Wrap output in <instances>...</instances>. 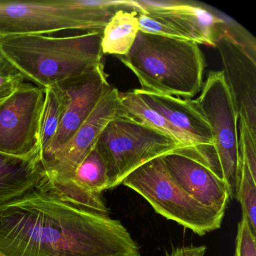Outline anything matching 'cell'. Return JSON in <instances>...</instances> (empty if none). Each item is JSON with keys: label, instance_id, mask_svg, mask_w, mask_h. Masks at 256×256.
Here are the masks:
<instances>
[{"label": "cell", "instance_id": "cell-1", "mask_svg": "<svg viewBox=\"0 0 256 256\" xmlns=\"http://www.w3.org/2000/svg\"><path fill=\"white\" fill-rule=\"evenodd\" d=\"M0 256H142L124 224L36 188L0 205Z\"/></svg>", "mask_w": 256, "mask_h": 256}, {"label": "cell", "instance_id": "cell-2", "mask_svg": "<svg viewBox=\"0 0 256 256\" xmlns=\"http://www.w3.org/2000/svg\"><path fill=\"white\" fill-rule=\"evenodd\" d=\"M102 32L65 37L16 35L0 37V54L26 80L46 90L104 67Z\"/></svg>", "mask_w": 256, "mask_h": 256}, {"label": "cell", "instance_id": "cell-3", "mask_svg": "<svg viewBox=\"0 0 256 256\" xmlns=\"http://www.w3.org/2000/svg\"><path fill=\"white\" fill-rule=\"evenodd\" d=\"M118 58L143 90L190 100L203 88L204 56L193 42L139 32L130 52Z\"/></svg>", "mask_w": 256, "mask_h": 256}, {"label": "cell", "instance_id": "cell-4", "mask_svg": "<svg viewBox=\"0 0 256 256\" xmlns=\"http://www.w3.org/2000/svg\"><path fill=\"white\" fill-rule=\"evenodd\" d=\"M120 10H137L128 0H0V37L66 30L102 32Z\"/></svg>", "mask_w": 256, "mask_h": 256}, {"label": "cell", "instance_id": "cell-5", "mask_svg": "<svg viewBox=\"0 0 256 256\" xmlns=\"http://www.w3.org/2000/svg\"><path fill=\"white\" fill-rule=\"evenodd\" d=\"M96 145L107 166L109 190L120 186L128 175L152 160L186 151L176 140L120 110L103 130Z\"/></svg>", "mask_w": 256, "mask_h": 256}, {"label": "cell", "instance_id": "cell-6", "mask_svg": "<svg viewBox=\"0 0 256 256\" xmlns=\"http://www.w3.org/2000/svg\"><path fill=\"white\" fill-rule=\"evenodd\" d=\"M122 184L144 198L156 212L199 236L221 228L224 215L187 194L169 173L162 157L140 166Z\"/></svg>", "mask_w": 256, "mask_h": 256}, {"label": "cell", "instance_id": "cell-7", "mask_svg": "<svg viewBox=\"0 0 256 256\" xmlns=\"http://www.w3.org/2000/svg\"><path fill=\"white\" fill-rule=\"evenodd\" d=\"M194 101L212 132L216 170L226 184L230 200L236 199L241 173L239 118L222 71L209 73Z\"/></svg>", "mask_w": 256, "mask_h": 256}, {"label": "cell", "instance_id": "cell-8", "mask_svg": "<svg viewBox=\"0 0 256 256\" xmlns=\"http://www.w3.org/2000/svg\"><path fill=\"white\" fill-rule=\"evenodd\" d=\"M46 92L25 83L0 104V152L29 157L40 152Z\"/></svg>", "mask_w": 256, "mask_h": 256}, {"label": "cell", "instance_id": "cell-9", "mask_svg": "<svg viewBox=\"0 0 256 256\" xmlns=\"http://www.w3.org/2000/svg\"><path fill=\"white\" fill-rule=\"evenodd\" d=\"M163 161L176 184L206 208L224 215L230 202L224 181L199 154L185 152L168 154Z\"/></svg>", "mask_w": 256, "mask_h": 256}, {"label": "cell", "instance_id": "cell-10", "mask_svg": "<svg viewBox=\"0 0 256 256\" xmlns=\"http://www.w3.org/2000/svg\"><path fill=\"white\" fill-rule=\"evenodd\" d=\"M224 78L233 98L239 121L256 134V54L223 34L217 42Z\"/></svg>", "mask_w": 256, "mask_h": 256}, {"label": "cell", "instance_id": "cell-11", "mask_svg": "<svg viewBox=\"0 0 256 256\" xmlns=\"http://www.w3.org/2000/svg\"><path fill=\"white\" fill-rule=\"evenodd\" d=\"M139 12L154 14L168 20L188 34L194 42L216 48L230 19L208 6L182 1L137 0Z\"/></svg>", "mask_w": 256, "mask_h": 256}, {"label": "cell", "instance_id": "cell-12", "mask_svg": "<svg viewBox=\"0 0 256 256\" xmlns=\"http://www.w3.org/2000/svg\"><path fill=\"white\" fill-rule=\"evenodd\" d=\"M67 98V106L59 131L41 160L64 148L74 136L96 106L104 92L110 88L104 67L96 71L58 85Z\"/></svg>", "mask_w": 256, "mask_h": 256}, {"label": "cell", "instance_id": "cell-13", "mask_svg": "<svg viewBox=\"0 0 256 256\" xmlns=\"http://www.w3.org/2000/svg\"><path fill=\"white\" fill-rule=\"evenodd\" d=\"M134 92L150 107L162 115L175 130L185 136L194 149L212 162L214 138L206 118L194 100L160 95L142 89Z\"/></svg>", "mask_w": 256, "mask_h": 256}, {"label": "cell", "instance_id": "cell-14", "mask_svg": "<svg viewBox=\"0 0 256 256\" xmlns=\"http://www.w3.org/2000/svg\"><path fill=\"white\" fill-rule=\"evenodd\" d=\"M43 176L40 152L29 157L0 152V205L38 188Z\"/></svg>", "mask_w": 256, "mask_h": 256}, {"label": "cell", "instance_id": "cell-15", "mask_svg": "<svg viewBox=\"0 0 256 256\" xmlns=\"http://www.w3.org/2000/svg\"><path fill=\"white\" fill-rule=\"evenodd\" d=\"M137 10H120L104 28L102 36L103 54L124 56L130 52L140 32Z\"/></svg>", "mask_w": 256, "mask_h": 256}, {"label": "cell", "instance_id": "cell-16", "mask_svg": "<svg viewBox=\"0 0 256 256\" xmlns=\"http://www.w3.org/2000/svg\"><path fill=\"white\" fill-rule=\"evenodd\" d=\"M120 102L121 113L168 136L179 143L186 150L200 154L193 148L185 136L175 130L160 114L150 107L134 91L120 92Z\"/></svg>", "mask_w": 256, "mask_h": 256}, {"label": "cell", "instance_id": "cell-17", "mask_svg": "<svg viewBox=\"0 0 256 256\" xmlns=\"http://www.w3.org/2000/svg\"><path fill=\"white\" fill-rule=\"evenodd\" d=\"M74 181L79 188L97 196L109 190L107 166L96 144L76 169Z\"/></svg>", "mask_w": 256, "mask_h": 256}, {"label": "cell", "instance_id": "cell-18", "mask_svg": "<svg viewBox=\"0 0 256 256\" xmlns=\"http://www.w3.org/2000/svg\"><path fill=\"white\" fill-rule=\"evenodd\" d=\"M44 92L46 101L42 120L41 155L48 150L56 137L67 106L66 96L60 86L56 85L47 88Z\"/></svg>", "mask_w": 256, "mask_h": 256}, {"label": "cell", "instance_id": "cell-19", "mask_svg": "<svg viewBox=\"0 0 256 256\" xmlns=\"http://www.w3.org/2000/svg\"><path fill=\"white\" fill-rule=\"evenodd\" d=\"M236 200L240 203L242 216L246 218L250 229L256 234V179L253 178L246 164L242 161Z\"/></svg>", "mask_w": 256, "mask_h": 256}, {"label": "cell", "instance_id": "cell-20", "mask_svg": "<svg viewBox=\"0 0 256 256\" xmlns=\"http://www.w3.org/2000/svg\"><path fill=\"white\" fill-rule=\"evenodd\" d=\"M138 20L140 32L176 38V40L193 42L188 34L178 29L168 20L160 16L139 12Z\"/></svg>", "mask_w": 256, "mask_h": 256}, {"label": "cell", "instance_id": "cell-21", "mask_svg": "<svg viewBox=\"0 0 256 256\" xmlns=\"http://www.w3.org/2000/svg\"><path fill=\"white\" fill-rule=\"evenodd\" d=\"M25 83L26 79L22 73L0 54V104L14 95Z\"/></svg>", "mask_w": 256, "mask_h": 256}, {"label": "cell", "instance_id": "cell-22", "mask_svg": "<svg viewBox=\"0 0 256 256\" xmlns=\"http://www.w3.org/2000/svg\"><path fill=\"white\" fill-rule=\"evenodd\" d=\"M240 122V152L244 162L253 178L256 179V134L242 121Z\"/></svg>", "mask_w": 256, "mask_h": 256}, {"label": "cell", "instance_id": "cell-23", "mask_svg": "<svg viewBox=\"0 0 256 256\" xmlns=\"http://www.w3.org/2000/svg\"><path fill=\"white\" fill-rule=\"evenodd\" d=\"M256 234L252 233L248 222L242 216L238 224L234 256H256Z\"/></svg>", "mask_w": 256, "mask_h": 256}, {"label": "cell", "instance_id": "cell-24", "mask_svg": "<svg viewBox=\"0 0 256 256\" xmlns=\"http://www.w3.org/2000/svg\"><path fill=\"white\" fill-rule=\"evenodd\" d=\"M206 252V246L178 247L168 256H204Z\"/></svg>", "mask_w": 256, "mask_h": 256}]
</instances>
